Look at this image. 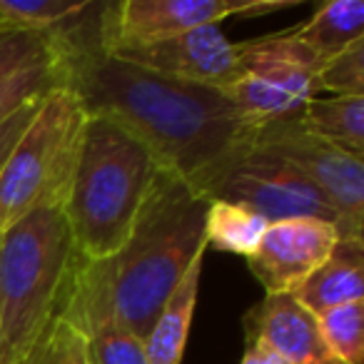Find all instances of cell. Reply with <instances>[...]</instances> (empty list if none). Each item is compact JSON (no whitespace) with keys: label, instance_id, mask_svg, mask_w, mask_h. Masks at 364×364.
Listing matches in <instances>:
<instances>
[{"label":"cell","instance_id":"obj_1","mask_svg":"<svg viewBox=\"0 0 364 364\" xmlns=\"http://www.w3.org/2000/svg\"><path fill=\"white\" fill-rule=\"evenodd\" d=\"M63 87L87 115H107L135 132L165 170L195 182L252 140L255 127L220 87L160 75L100 48L60 53Z\"/></svg>","mask_w":364,"mask_h":364},{"label":"cell","instance_id":"obj_2","mask_svg":"<svg viewBox=\"0 0 364 364\" xmlns=\"http://www.w3.org/2000/svg\"><path fill=\"white\" fill-rule=\"evenodd\" d=\"M208 210L193 182L162 167L125 245L100 262L80 259L65 307L105 309L145 342L172 289L208 250Z\"/></svg>","mask_w":364,"mask_h":364},{"label":"cell","instance_id":"obj_3","mask_svg":"<svg viewBox=\"0 0 364 364\" xmlns=\"http://www.w3.org/2000/svg\"><path fill=\"white\" fill-rule=\"evenodd\" d=\"M162 165L125 125L87 115L63 213L82 262H100L125 245Z\"/></svg>","mask_w":364,"mask_h":364},{"label":"cell","instance_id":"obj_4","mask_svg":"<svg viewBox=\"0 0 364 364\" xmlns=\"http://www.w3.org/2000/svg\"><path fill=\"white\" fill-rule=\"evenodd\" d=\"M77 264L63 205L33 210L0 237V364H26L65 307Z\"/></svg>","mask_w":364,"mask_h":364},{"label":"cell","instance_id":"obj_5","mask_svg":"<svg viewBox=\"0 0 364 364\" xmlns=\"http://www.w3.org/2000/svg\"><path fill=\"white\" fill-rule=\"evenodd\" d=\"M87 112L68 87H53L0 170V237L43 205H63Z\"/></svg>","mask_w":364,"mask_h":364},{"label":"cell","instance_id":"obj_6","mask_svg":"<svg viewBox=\"0 0 364 364\" xmlns=\"http://www.w3.org/2000/svg\"><path fill=\"white\" fill-rule=\"evenodd\" d=\"M190 182V180H188ZM210 203H237L262 215L267 223L314 218L332 223L342 235V218L324 195L277 152L245 142L193 182Z\"/></svg>","mask_w":364,"mask_h":364},{"label":"cell","instance_id":"obj_7","mask_svg":"<svg viewBox=\"0 0 364 364\" xmlns=\"http://www.w3.org/2000/svg\"><path fill=\"white\" fill-rule=\"evenodd\" d=\"M237 53L242 70L225 92L255 130L269 122L297 120L317 95L314 77L322 60L292 31L237 43Z\"/></svg>","mask_w":364,"mask_h":364},{"label":"cell","instance_id":"obj_8","mask_svg":"<svg viewBox=\"0 0 364 364\" xmlns=\"http://www.w3.org/2000/svg\"><path fill=\"white\" fill-rule=\"evenodd\" d=\"M255 145L277 152L292 162L314 188L324 195L329 208L342 218L339 240H359L364 225V157L337 145L307 135L297 120H279L255 130Z\"/></svg>","mask_w":364,"mask_h":364},{"label":"cell","instance_id":"obj_9","mask_svg":"<svg viewBox=\"0 0 364 364\" xmlns=\"http://www.w3.org/2000/svg\"><path fill=\"white\" fill-rule=\"evenodd\" d=\"M247 0H120L102 3L100 50L125 53L170 41L200 26L245 16Z\"/></svg>","mask_w":364,"mask_h":364},{"label":"cell","instance_id":"obj_10","mask_svg":"<svg viewBox=\"0 0 364 364\" xmlns=\"http://www.w3.org/2000/svg\"><path fill=\"white\" fill-rule=\"evenodd\" d=\"M107 55L122 58L127 63L190 82V85L220 87V90H228L242 70L237 43L225 36L220 23L193 28L182 36L140 48V50L107 53Z\"/></svg>","mask_w":364,"mask_h":364},{"label":"cell","instance_id":"obj_11","mask_svg":"<svg viewBox=\"0 0 364 364\" xmlns=\"http://www.w3.org/2000/svg\"><path fill=\"white\" fill-rule=\"evenodd\" d=\"M337 240V228L324 220L292 218L269 223L247 257V267L264 287V294L292 292L329 257Z\"/></svg>","mask_w":364,"mask_h":364},{"label":"cell","instance_id":"obj_12","mask_svg":"<svg viewBox=\"0 0 364 364\" xmlns=\"http://www.w3.org/2000/svg\"><path fill=\"white\" fill-rule=\"evenodd\" d=\"M245 329L250 339H262L292 364H342L329 352L317 317L289 292L264 294L245 314Z\"/></svg>","mask_w":364,"mask_h":364},{"label":"cell","instance_id":"obj_13","mask_svg":"<svg viewBox=\"0 0 364 364\" xmlns=\"http://www.w3.org/2000/svg\"><path fill=\"white\" fill-rule=\"evenodd\" d=\"M364 237L337 240L329 257L292 289V297L317 317L342 304L364 302Z\"/></svg>","mask_w":364,"mask_h":364},{"label":"cell","instance_id":"obj_14","mask_svg":"<svg viewBox=\"0 0 364 364\" xmlns=\"http://www.w3.org/2000/svg\"><path fill=\"white\" fill-rule=\"evenodd\" d=\"M203 264H205V255L190 264L185 277L172 289L165 307L160 309L150 334L145 337V354L150 364H182L185 347H188V337H190V327H193L195 304H198Z\"/></svg>","mask_w":364,"mask_h":364},{"label":"cell","instance_id":"obj_15","mask_svg":"<svg viewBox=\"0 0 364 364\" xmlns=\"http://www.w3.org/2000/svg\"><path fill=\"white\" fill-rule=\"evenodd\" d=\"M307 135L364 157V97L314 95L297 117Z\"/></svg>","mask_w":364,"mask_h":364},{"label":"cell","instance_id":"obj_16","mask_svg":"<svg viewBox=\"0 0 364 364\" xmlns=\"http://www.w3.org/2000/svg\"><path fill=\"white\" fill-rule=\"evenodd\" d=\"M292 33L324 63L364 38V3L362 0L324 3L304 26L292 28Z\"/></svg>","mask_w":364,"mask_h":364},{"label":"cell","instance_id":"obj_17","mask_svg":"<svg viewBox=\"0 0 364 364\" xmlns=\"http://www.w3.org/2000/svg\"><path fill=\"white\" fill-rule=\"evenodd\" d=\"M63 314L80 324L90 342L92 364H150L145 354V342L137 339L127 327H122L105 309H70Z\"/></svg>","mask_w":364,"mask_h":364},{"label":"cell","instance_id":"obj_18","mask_svg":"<svg viewBox=\"0 0 364 364\" xmlns=\"http://www.w3.org/2000/svg\"><path fill=\"white\" fill-rule=\"evenodd\" d=\"M267 225V220L255 210L237 203H220L218 200V203H210L205 240H208V247L240 255L247 259L259 245Z\"/></svg>","mask_w":364,"mask_h":364},{"label":"cell","instance_id":"obj_19","mask_svg":"<svg viewBox=\"0 0 364 364\" xmlns=\"http://www.w3.org/2000/svg\"><path fill=\"white\" fill-rule=\"evenodd\" d=\"M92 8V0H0V28L55 36L82 18Z\"/></svg>","mask_w":364,"mask_h":364},{"label":"cell","instance_id":"obj_20","mask_svg":"<svg viewBox=\"0 0 364 364\" xmlns=\"http://www.w3.org/2000/svg\"><path fill=\"white\" fill-rule=\"evenodd\" d=\"M319 332L329 352L342 364H362L364 359V302L342 304L317 314Z\"/></svg>","mask_w":364,"mask_h":364},{"label":"cell","instance_id":"obj_21","mask_svg":"<svg viewBox=\"0 0 364 364\" xmlns=\"http://www.w3.org/2000/svg\"><path fill=\"white\" fill-rule=\"evenodd\" d=\"M26 364H92L87 334L80 324L60 312L38 339Z\"/></svg>","mask_w":364,"mask_h":364},{"label":"cell","instance_id":"obj_22","mask_svg":"<svg viewBox=\"0 0 364 364\" xmlns=\"http://www.w3.org/2000/svg\"><path fill=\"white\" fill-rule=\"evenodd\" d=\"M63 85V73L58 60H46L21 70L18 75L0 82V125L16 115L28 102L46 97L53 87Z\"/></svg>","mask_w":364,"mask_h":364},{"label":"cell","instance_id":"obj_23","mask_svg":"<svg viewBox=\"0 0 364 364\" xmlns=\"http://www.w3.org/2000/svg\"><path fill=\"white\" fill-rule=\"evenodd\" d=\"M314 92L329 97H364V38L322 63Z\"/></svg>","mask_w":364,"mask_h":364},{"label":"cell","instance_id":"obj_24","mask_svg":"<svg viewBox=\"0 0 364 364\" xmlns=\"http://www.w3.org/2000/svg\"><path fill=\"white\" fill-rule=\"evenodd\" d=\"M55 38L48 33L3 31L0 28V82L46 60H58Z\"/></svg>","mask_w":364,"mask_h":364},{"label":"cell","instance_id":"obj_25","mask_svg":"<svg viewBox=\"0 0 364 364\" xmlns=\"http://www.w3.org/2000/svg\"><path fill=\"white\" fill-rule=\"evenodd\" d=\"M41 102H43V97H41V100L28 102L26 107H21L16 115L8 117V120L0 125V170H3V165L8 162V157H11L13 147H16L18 140L23 137V132H26L28 125L33 122V117H36Z\"/></svg>","mask_w":364,"mask_h":364},{"label":"cell","instance_id":"obj_26","mask_svg":"<svg viewBox=\"0 0 364 364\" xmlns=\"http://www.w3.org/2000/svg\"><path fill=\"white\" fill-rule=\"evenodd\" d=\"M240 364H292V362H287L282 354L274 352V349L269 347V344H264L262 339H250Z\"/></svg>","mask_w":364,"mask_h":364}]
</instances>
